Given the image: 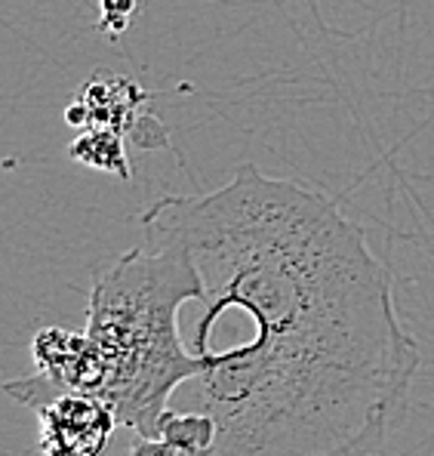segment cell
Wrapping results in <instances>:
<instances>
[{
  "mask_svg": "<svg viewBox=\"0 0 434 456\" xmlns=\"http://www.w3.org/2000/svg\"><path fill=\"white\" fill-rule=\"evenodd\" d=\"M195 256L206 327L240 312L253 333L204 354L210 456H382L419 370L391 268L330 194L240 164L206 194L149 207Z\"/></svg>",
  "mask_w": 434,
  "mask_h": 456,
  "instance_id": "6da1fadb",
  "label": "cell"
},
{
  "mask_svg": "<svg viewBox=\"0 0 434 456\" xmlns=\"http://www.w3.org/2000/svg\"><path fill=\"white\" fill-rule=\"evenodd\" d=\"M204 299L195 256L151 210L142 213V244L92 281L86 337L108 364L105 401L133 435L157 438V419L182 382L204 373V358L185 348L179 312Z\"/></svg>",
  "mask_w": 434,
  "mask_h": 456,
  "instance_id": "7a4b0ae2",
  "label": "cell"
},
{
  "mask_svg": "<svg viewBox=\"0 0 434 456\" xmlns=\"http://www.w3.org/2000/svg\"><path fill=\"white\" fill-rule=\"evenodd\" d=\"M12 401L31 407L40 419V456H108L120 426L115 407L90 392H65L40 373L4 382Z\"/></svg>",
  "mask_w": 434,
  "mask_h": 456,
  "instance_id": "3957f363",
  "label": "cell"
},
{
  "mask_svg": "<svg viewBox=\"0 0 434 456\" xmlns=\"http://www.w3.org/2000/svg\"><path fill=\"white\" fill-rule=\"evenodd\" d=\"M149 105L151 93L139 80L117 71H92L65 105V124L75 130L111 126L142 151L170 149V130Z\"/></svg>",
  "mask_w": 434,
  "mask_h": 456,
  "instance_id": "277c9868",
  "label": "cell"
},
{
  "mask_svg": "<svg viewBox=\"0 0 434 456\" xmlns=\"http://www.w3.org/2000/svg\"><path fill=\"white\" fill-rule=\"evenodd\" d=\"M31 358L35 370L50 386L65 392H90L99 398L108 392V364L86 330L77 333L59 324L40 327L31 337Z\"/></svg>",
  "mask_w": 434,
  "mask_h": 456,
  "instance_id": "5b68a950",
  "label": "cell"
},
{
  "mask_svg": "<svg viewBox=\"0 0 434 456\" xmlns=\"http://www.w3.org/2000/svg\"><path fill=\"white\" fill-rule=\"evenodd\" d=\"M126 136H120L111 126H84L68 145V158L80 167H90L96 173L117 176L120 183L133 179V164L126 154Z\"/></svg>",
  "mask_w": 434,
  "mask_h": 456,
  "instance_id": "8992f818",
  "label": "cell"
},
{
  "mask_svg": "<svg viewBox=\"0 0 434 456\" xmlns=\"http://www.w3.org/2000/svg\"><path fill=\"white\" fill-rule=\"evenodd\" d=\"M157 438L197 456H210L216 444V419L206 411H170L166 407L157 419Z\"/></svg>",
  "mask_w": 434,
  "mask_h": 456,
  "instance_id": "52a82bcc",
  "label": "cell"
},
{
  "mask_svg": "<svg viewBox=\"0 0 434 456\" xmlns=\"http://www.w3.org/2000/svg\"><path fill=\"white\" fill-rule=\"evenodd\" d=\"M136 12V0H99V28L105 35H120Z\"/></svg>",
  "mask_w": 434,
  "mask_h": 456,
  "instance_id": "ba28073f",
  "label": "cell"
},
{
  "mask_svg": "<svg viewBox=\"0 0 434 456\" xmlns=\"http://www.w3.org/2000/svg\"><path fill=\"white\" fill-rule=\"evenodd\" d=\"M126 456H197V453L170 444V441H164V438H145V435H136Z\"/></svg>",
  "mask_w": 434,
  "mask_h": 456,
  "instance_id": "9c48e42d",
  "label": "cell"
}]
</instances>
